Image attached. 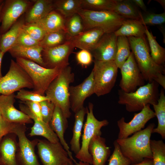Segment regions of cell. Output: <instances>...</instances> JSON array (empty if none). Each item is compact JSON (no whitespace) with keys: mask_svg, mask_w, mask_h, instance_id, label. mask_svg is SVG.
Returning <instances> with one entry per match:
<instances>
[{"mask_svg":"<svg viewBox=\"0 0 165 165\" xmlns=\"http://www.w3.org/2000/svg\"><path fill=\"white\" fill-rule=\"evenodd\" d=\"M120 69L121 78L119 86L123 91L127 93L133 92L145 85V81L132 52Z\"/></svg>","mask_w":165,"mask_h":165,"instance_id":"cell-12","label":"cell"},{"mask_svg":"<svg viewBox=\"0 0 165 165\" xmlns=\"http://www.w3.org/2000/svg\"><path fill=\"white\" fill-rule=\"evenodd\" d=\"M65 18L56 10L50 12L44 18L36 22L46 32L63 30L65 31Z\"/></svg>","mask_w":165,"mask_h":165,"instance_id":"cell-28","label":"cell"},{"mask_svg":"<svg viewBox=\"0 0 165 165\" xmlns=\"http://www.w3.org/2000/svg\"><path fill=\"white\" fill-rule=\"evenodd\" d=\"M15 97L14 93L0 95V113L2 117L11 123L25 124L32 123V119L27 115L14 106Z\"/></svg>","mask_w":165,"mask_h":165,"instance_id":"cell-18","label":"cell"},{"mask_svg":"<svg viewBox=\"0 0 165 165\" xmlns=\"http://www.w3.org/2000/svg\"><path fill=\"white\" fill-rule=\"evenodd\" d=\"M74 80V74L69 65L63 68L51 82L45 95L61 110L67 118L71 115L69 101L70 85Z\"/></svg>","mask_w":165,"mask_h":165,"instance_id":"cell-3","label":"cell"},{"mask_svg":"<svg viewBox=\"0 0 165 165\" xmlns=\"http://www.w3.org/2000/svg\"><path fill=\"white\" fill-rule=\"evenodd\" d=\"M69 93L70 109L75 113L84 107L86 99L94 94L93 71L80 84L70 86Z\"/></svg>","mask_w":165,"mask_h":165,"instance_id":"cell-16","label":"cell"},{"mask_svg":"<svg viewBox=\"0 0 165 165\" xmlns=\"http://www.w3.org/2000/svg\"><path fill=\"white\" fill-rule=\"evenodd\" d=\"M49 125L51 129L57 135L60 142L68 152L70 158L76 163H77L73 158L72 153L69 150V147L64 137V133L68 127L67 118L64 116L61 109L57 106H55Z\"/></svg>","mask_w":165,"mask_h":165,"instance_id":"cell-21","label":"cell"},{"mask_svg":"<svg viewBox=\"0 0 165 165\" xmlns=\"http://www.w3.org/2000/svg\"><path fill=\"white\" fill-rule=\"evenodd\" d=\"M130 165H153L152 159L146 158L141 162Z\"/></svg>","mask_w":165,"mask_h":165,"instance_id":"cell-49","label":"cell"},{"mask_svg":"<svg viewBox=\"0 0 165 165\" xmlns=\"http://www.w3.org/2000/svg\"><path fill=\"white\" fill-rule=\"evenodd\" d=\"M23 29L33 38L40 42L47 33L43 28L37 23H25Z\"/></svg>","mask_w":165,"mask_h":165,"instance_id":"cell-39","label":"cell"},{"mask_svg":"<svg viewBox=\"0 0 165 165\" xmlns=\"http://www.w3.org/2000/svg\"><path fill=\"white\" fill-rule=\"evenodd\" d=\"M36 146L42 165H72L73 162L59 142L38 139Z\"/></svg>","mask_w":165,"mask_h":165,"instance_id":"cell-10","label":"cell"},{"mask_svg":"<svg viewBox=\"0 0 165 165\" xmlns=\"http://www.w3.org/2000/svg\"><path fill=\"white\" fill-rule=\"evenodd\" d=\"M41 109L42 120L49 124L53 116L55 105L50 100H45L39 102Z\"/></svg>","mask_w":165,"mask_h":165,"instance_id":"cell-43","label":"cell"},{"mask_svg":"<svg viewBox=\"0 0 165 165\" xmlns=\"http://www.w3.org/2000/svg\"><path fill=\"white\" fill-rule=\"evenodd\" d=\"M78 13L82 19L85 30L98 28L105 33L114 32L126 19L113 11H94L81 9Z\"/></svg>","mask_w":165,"mask_h":165,"instance_id":"cell-5","label":"cell"},{"mask_svg":"<svg viewBox=\"0 0 165 165\" xmlns=\"http://www.w3.org/2000/svg\"><path fill=\"white\" fill-rule=\"evenodd\" d=\"M25 124H18L14 133L18 139L16 158L19 165H41L35 152L38 139L30 140L27 137Z\"/></svg>","mask_w":165,"mask_h":165,"instance_id":"cell-11","label":"cell"},{"mask_svg":"<svg viewBox=\"0 0 165 165\" xmlns=\"http://www.w3.org/2000/svg\"><path fill=\"white\" fill-rule=\"evenodd\" d=\"M39 42L33 38L22 28L15 45L32 47L39 46Z\"/></svg>","mask_w":165,"mask_h":165,"instance_id":"cell-44","label":"cell"},{"mask_svg":"<svg viewBox=\"0 0 165 165\" xmlns=\"http://www.w3.org/2000/svg\"></svg>","mask_w":165,"mask_h":165,"instance_id":"cell-56","label":"cell"},{"mask_svg":"<svg viewBox=\"0 0 165 165\" xmlns=\"http://www.w3.org/2000/svg\"><path fill=\"white\" fill-rule=\"evenodd\" d=\"M150 105H147L140 112L134 113L133 119L128 123L125 122L124 117L117 121V125L119 129L118 139L127 138L142 130L148 121L155 117L154 112L150 108Z\"/></svg>","mask_w":165,"mask_h":165,"instance_id":"cell-15","label":"cell"},{"mask_svg":"<svg viewBox=\"0 0 165 165\" xmlns=\"http://www.w3.org/2000/svg\"><path fill=\"white\" fill-rule=\"evenodd\" d=\"M65 28L69 40L85 31L82 19L78 13L65 18Z\"/></svg>","mask_w":165,"mask_h":165,"instance_id":"cell-37","label":"cell"},{"mask_svg":"<svg viewBox=\"0 0 165 165\" xmlns=\"http://www.w3.org/2000/svg\"><path fill=\"white\" fill-rule=\"evenodd\" d=\"M145 34L147 36L151 51V56L156 64L165 66V49L157 42L152 32L145 25Z\"/></svg>","mask_w":165,"mask_h":165,"instance_id":"cell-33","label":"cell"},{"mask_svg":"<svg viewBox=\"0 0 165 165\" xmlns=\"http://www.w3.org/2000/svg\"><path fill=\"white\" fill-rule=\"evenodd\" d=\"M19 106L20 111L27 115L34 122L33 125L31 128L30 136H41L52 143L60 141L57 135L51 129L49 124L37 117L22 102H20Z\"/></svg>","mask_w":165,"mask_h":165,"instance_id":"cell-19","label":"cell"},{"mask_svg":"<svg viewBox=\"0 0 165 165\" xmlns=\"http://www.w3.org/2000/svg\"><path fill=\"white\" fill-rule=\"evenodd\" d=\"M76 59L78 64L82 66L86 67L93 61V56L90 52L88 50H81L76 53Z\"/></svg>","mask_w":165,"mask_h":165,"instance_id":"cell-45","label":"cell"},{"mask_svg":"<svg viewBox=\"0 0 165 165\" xmlns=\"http://www.w3.org/2000/svg\"><path fill=\"white\" fill-rule=\"evenodd\" d=\"M72 165H91L90 164L85 162L79 161V163L73 164Z\"/></svg>","mask_w":165,"mask_h":165,"instance_id":"cell-52","label":"cell"},{"mask_svg":"<svg viewBox=\"0 0 165 165\" xmlns=\"http://www.w3.org/2000/svg\"><path fill=\"white\" fill-rule=\"evenodd\" d=\"M18 124L19 123L9 122L1 116L0 118V141L6 135L9 133H14Z\"/></svg>","mask_w":165,"mask_h":165,"instance_id":"cell-46","label":"cell"},{"mask_svg":"<svg viewBox=\"0 0 165 165\" xmlns=\"http://www.w3.org/2000/svg\"><path fill=\"white\" fill-rule=\"evenodd\" d=\"M69 40L66 31L62 30L47 32L39 46L43 49L53 47L61 45Z\"/></svg>","mask_w":165,"mask_h":165,"instance_id":"cell-34","label":"cell"},{"mask_svg":"<svg viewBox=\"0 0 165 165\" xmlns=\"http://www.w3.org/2000/svg\"><path fill=\"white\" fill-rule=\"evenodd\" d=\"M4 1L2 0H0V5Z\"/></svg>","mask_w":165,"mask_h":165,"instance_id":"cell-54","label":"cell"},{"mask_svg":"<svg viewBox=\"0 0 165 165\" xmlns=\"http://www.w3.org/2000/svg\"><path fill=\"white\" fill-rule=\"evenodd\" d=\"M155 1L159 3L165 10V0H155Z\"/></svg>","mask_w":165,"mask_h":165,"instance_id":"cell-51","label":"cell"},{"mask_svg":"<svg viewBox=\"0 0 165 165\" xmlns=\"http://www.w3.org/2000/svg\"><path fill=\"white\" fill-rule=\"evenodd\" d=\"M140 21L144 25H161L165 22V12L160 14L147 13L141 16Z\"/></svg>","mask_w":165,"mask_h":165,"instance_id":"cell-42","label":"cell"},{"mask_svg":"<svg viewBox=\"0 0 165 165\" xmlns=\"http://www.w3.org/2000/svg\"><path fill=\"white\" fill-rule=\"evenodd\" d=\"M87 108L84 107L75 113V121L73 128V134L70 141L71 149L75 155L81 148L80 143L82 130L83 127L84 117L86 114Z\"/></svg>","mask_w":165,"mask_h":165,"instance_id":"cell-29","label":"cell"},{"mask_svg":"<svg viewBox=\"0 0 165 165\" xmlns=\"http://www.w3.org/2000/svg\"><path fill=\"white\" fill-rule=\"evenodd\" d=\"M1 116H1V113H0V118L1 117Z\"/></svg>","mask_w":165,"mask_h":165,"instance_id":"cell-55","label":"cell"},{"mask_svg":"<svg viewBox=\"0 0 165 165\" xmlns=\"http://www.w3.org/2000/svg\"><path fill=\"white\" fill-rule=\"evenodd\" d=\"M21 102L25 104L37 117L42 120L41 106L39 102L29 101Z\"/></svg>","mask_w":165,"mask_h":165,"instance_id":"cell-47","label":"cell"},{"mask_svg":"<svg viewBox=\"0 0 165 165\" xmlns=\"http://www.w3.org/2000/svg\"><path fill=\"white\" fill-rule=\"evenodd\" d=\"M43 49L39 46L27 47L15 45L8 51L14 57L31 61L44 67L41 53Z\"/></svg>","mask_w":165,"mask_h":165,"instance_id":"cell-25","label":"cell"},{"mask_svg":"<svg viewBox=\"0 0 165 165\" xmlns=\"http://www.w3.org/2000/svg\"><path fill=\"white\" fill-rule=\"evenodd\" d=\"M16 60L31 78L33 91L42 95H45L49 85L63 69L46 68L31 61L21 58H16Z\"/></svg>","mask_w":165,"mask_h":165,"instance_id":"cell-6","label":"cell"},{"mask_svg":"<svg viewBox=\"0 0 165 165\" xmlns=\"http://www.w3.org/2000/svg\"><path fill=\"white\" fill-rule=\"evenodd\" d=\"M104 33L101 29L94 28L85 30L69 40L75 48L90 51Z\"/></svg>","mask_w":165,"mask_h":165,"instance_id":"cell-22","label":"cell"},{"mask_svg":"<svg viewBox=\"0 0 165 165\" xmlns=\"http://www.w3.org/2000/svg\"><path fill=\"white\" fill-rule=\"evenodd\" d=\"M5 53L0 51V79L3 76L2 74L1 71V66L2 59Z\"/></svg>","mask_w":165,"mask_h":165,"instance_id":"cell-50","label":"cell"},{"mask_svg":"<svg viewBox=\"0 0 165 165\" xmlns=\"http://www.w3.org/2000/svg\"><path fill=\"white\" fill-rule=\"evenodd\" d=\"M54 9L65 19L77 13L81 9V0L53 1Z\"/></svg>","mask_w":165,"mask_h":165,"instance_id":"cell-32","label":"cell"},{"mask_svg":"<svg viewBox=\"0 0 165 165\" xmlns=\"http://www.w3.org/2000/svg\"><path fill=\"white\" fill-rule=\"evenodd\" d=\"M74 48L69 40L61 45L43 49L41 54L44 67L63 68L69 66V57Z\"/></svg>","mask_w":165,"mask_h":165,"instance_id":"cell-13","label":"cell"},{"mask_svg":"<svg viewBox=\"0 0 165 165\" xmlns=\"http://www.w3.org/2000/svg\"><path fill=\"white\" fill-rule=\"evenodd\" d=\"M4 2L0 5V14L1 11L2 10V7L4 4Z\"/></svg>","mask_w":165,"mask_h":165,"instance_id":"cell-53","label":"cell"},{"mask_svg":"<svg viewBox=\"0 0 165 165\" xmlns=\"http://www.w3.org/2000/svg\"><path fill=\"white\" fill-rule=\"evenodd\" d=\"M31 2L25 0L4 1L0 14V35L7 31L28 9Z\"/></svg>","mask_w":165,"mask_h":165,"instance_id":"cell-14","label":"cell"},{"mask_svg":"<svg viewBox=\"0 0 165 165\" xmlns=\"http://www.w3.org/2000/svg\"><path fill=\"white\" fill-rule=\"evenodd\" d=\"M24 88L33 89V82L26 72L12 59L8 72L0 79V94L8 95Z\"/></svg>","mask_w":165,"mask_h":165,"instance_id":"cell-9","label":"cell"},{"mask_svg":"<svg viewBox=\"0 0 165 165\" xmlns=\"http://www.w3.org/2000/svg\"><path fill=\"white\" fill-rule=\"evenodd\" d=\"M93 104L89 102L87 108L86 121L83 125V131L80 149L75 155L79 161L86 162L92 165V158L89 152V146L91 140L96 135H101V128L108 125L109 122L106 119L99 121L93 113Z\"/></svg>","mask_w":165,"mask_h":165,"instance_id":"cell-8","label":"cell"},{"mask_svg":"<svg viewBox=\"0 0 165 165\" xmlns=\"http://www.w3.org/2000/svg\"><path fill=\"white\" fill-rule=\"evenodd\" d=\"M164 90L163 88L161 90L157 103L152 105L155 116L156 117L158 121L157 127L153 129L152 133H157L160 134L163 139H165V95Z\"/></svg>","mask_w":165,"mask_h":165,"instance_id":"cell-30","label":"cell"},{"mask_svg":"<svg viewBox=\"0 0 165 165\" xmlns=\"http://www.w3.org/2000/svg\"><path fill=\"white\" fill-rule=\"evenodd\" d=\"M158 85L155 81L148 82L129 93L119 89L118 103L125 105L126 110L129 112L141 111L147 105L156 104L160 94Z\"/></svg>","mask_w":165,"mask_h":165,"instance_id":"cell-4","label":"cell"},{"mask_svg":"<svg viewBox=\"0 0 165 165\" xmlns=\"http://www.w3.org/2000/svg\"><path fill=\"white\" fill-rule=\"evenodd\" d=\"M128 38L123 36L117 37L116 42V53L114 61L118 68L129 57L131 52Z\"/></svg>","mask_w":165,"mask_h":165,"instance_id":"cell-35","label":"cell"},{"mask_svg":"<svg viewBox=\"0 0 165 165\" xmlns=\"http://www.w3.org/2000/svg\"><path fill=\"white\" fill-rule=\"evenodd\" d=\"M117 38L114 32L105 33L93 48L89 51L94 60L114 61L116 53Z\"/></svg>","mask_w":165,"mask_h":165,"instance_id":"cell-17","label":"cell"},{"mask_svg":"<svg viewBox=\"0 0 165 165\" xmlns=\"http://www.w3.org/2000/svg\"><path fill=\"white\" fill-rule=\"evenodd\" d=\"M26 14L25 23H36L44 18L54 9L53 1L37 0Z\"/></svg>","mask_w":165,"mask_h":165,"instance_id":"cell-24","label":"cell"},{"mask_svg":"<svg viewBox=\"0 0 165 165\" xmlns=\"http://www.w3.org/2000/svg\"><path fill=\"white\" fill-rule=\"evenodd\" d=\"M17 137L15 134L9 133L0 141V165H19L16 158Z\"/></svg>","mask_w":165,"mask_h":165,"instance_id":"cell-20","label":"cell"},{"mask_svg":"<svg viewBox=\"0 0 165 165\" xmlns=\"http://www.w3.org/2000/svg\"><path fill=\"white\" fill-rule=\"evenodd\" d=\"M15 97L22 102L29 101L40 102L44 101L50 100L45 95H41L33 91L27 90L23 89L18 91Z\"/></svg>","mask_w":165,"mask_h":165,"instance_id":"cell-41","label":"cell"},{"mask_svg":"<svg viewBox=\"0 0 165 165\" xmlns=\"http://www.w3.org/2000/svg\"><path fill=\"white\" fill-rule=\"evenodd\" d=\"M145 25L143 24L140 20L126 19L114 32L117 37H143L145 36Z\"/></svg>","mask_w":165,"mask_h":165,"instance_id":"cell-27","label":"cell"},{"mask_svg":"<svg viewBox=\"0 0 165 165\" xmlns=\"http://www.w3.org/2000/svg\"><path fill=\"white\" fill-rule=\"evenodd\" d=\"M101 135L94 137L89 146V152L92 158V165H105L111 151L106 144L105 138Z\"/></svg>","mask_w":165,"mask_h":165,"instance_id":"cell-23","label":"cell"},{"mask_svg":"<svg viewBox=\"0 0 165 165\" xmlns=\"http://www.w3.org/2000/svg\"><path fill=\"white\" fill-rule=\"evenodd\" d=\"M155 127L154 123H150L145 128L134 133L131 137L116 140L122 153L131 163H140L146 158L152 159L150 141Z\"/></svg>","mask_w":165,"mask_h":165,"instance_id":"cell-2","label":"cell"},{"mask_svg":"<svg viewBox=\"0 0 165 165\" xmlns=\"http://www.w3.org/2000/svg\"><path fill=\"white\" fill-rule=\"evenodd\" d=\"M114 150L109 160L108 165H130V161L122 153L116 140L113 143Z\"/></svg>","mask_w":165,"mask_h":165,"instance_id":"cell-40","label":"cell"},{"mask_svg":"<svg viewBox=\"0 0 165 165\" xmlns=\"http://www.w3.org/2000/svg\"><path fill=\"white\" fill-rule=\"evenodd\" d=\"M25 23L23 19L17 21L7 31L0 35V51L5 53L15 45Z\"/></svg>","mask_w":165,"mask_h":165,"instance_id":"cell-26","label":"cell"},{"mask_svg":"<svg viewBox=\"0 0 165 165\" xmlns=\"http://www.w3.org/2000/svg\"><path fill=\"white\" fill-rule=\"evenodd\" d=\"M82 9L94 11H113L118 0H81Z\"/></svg>","mask_w":165,"mask_h":165,"instance_id":"cell-36","label":"cell"},{"mask_svg":"<svg viewBox=\"0 0 165 165\" xmlns=\"http://www.w3.org/2000/svg\"><path fill=\"white\" fill-rule=\"evenodd\" d=\"M92 70L94 76V91L99 97L109 93L114 87L117 76L118 68L114 61L94 60Z\"/></svg>","mask_w":165,"mask_h":165,"instance_id":"cell-7","label":"cell"},{"mask_svg":"<svg viewBox=\"0 0 165 165\" xmlns=\"http://www.w3.org/2000/svg\"><path fill=\"white\" fill-rule=\"evenodd\" d=\"M153 165H165V144L162 140H151Z\"/></svg>","mask_w":165,"mask_h":165,"instance_id":"cell-38","label":"cell"},{"mask_svg":"<svg viewBox=\"0 0 165 165\" xmlns=\"http://www.w3.org/2000/svg\"><path fill=\"white\" fill-rule=\"evenodd\" d=\"M113 11L127 19L140 21L142 15L131 0H118Z\"/></svg>","mask_w":165,"mask_h":165,"instance_id":"cell-31","label":"cell"},{"mask_svg":"<svg viewBox=\"0 0 165 165\" xmlns=\"http://www.w3.org/2000/svg\"><path fill=\"white\" fill-rule=\"evenodd\" d=\"M132 2L135 5L138 6L145 12H147V8L142 0H132Z\"/></svg>","mask_w":165,"mask_h":165,"instance_id":"cell-48","label":"cell"},{"mask_svg":"<svg viewBox=\"0 0 165 165\" xmlns=\"http://www.w3.org/2000/svg\"><path fill=\"white\" fill-rule=\"evenodd\" d=\"M135 60L145 80L155 81L165 89V66L156 64L149 53L145 36L127 37Z\"/></svg>","mask_w":165,"mask_h":165,"instance_id":"cell-1","label":"cell"}]
</instances>
